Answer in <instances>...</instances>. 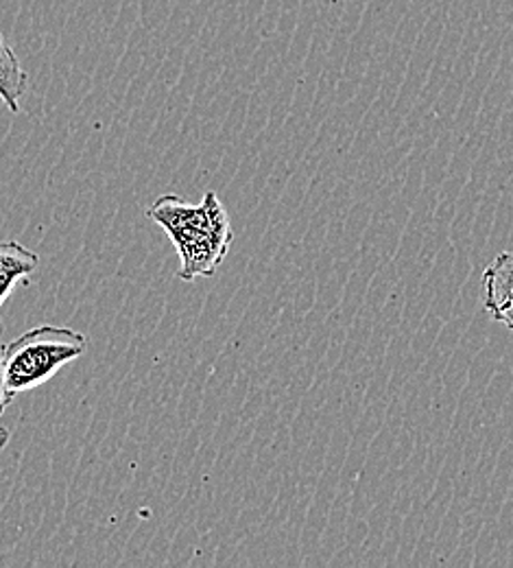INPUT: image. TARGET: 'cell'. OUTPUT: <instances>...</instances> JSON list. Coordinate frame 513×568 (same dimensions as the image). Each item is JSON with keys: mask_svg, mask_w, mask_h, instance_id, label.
<instances>
[{"mask_svg": "<svg viewBox=\"0 0 513 568\" xmlns=\"http://www.w3.org/2000/svg\"><path fill=\"white\" fill-rule=\"evenodd\" d=\"M485 311L492 320L513 331V252L499 254L483 272Z\"/></svg>", "mask_w": 513, "mask_h": 568, "instance_id": "obj_3", "label": "cell"}, {"mask_svg": "<svg viewBox=\"0 0 513 568\" xmlns=\"http://www.w3.org/2000/svg\"><path fill=\"white\" fill-rule=\"evenodd\" d=\"M29 77L22 71L13 49L7 44L0 31V101L11 114L20 112V101L27 92Z\"/></svg>", "mask_w": 513, "mask_h": 568, "instance_id": "obj_5", "label": "cell"}, {"mask_svg": "<svg viewBox=\"0 0 513 568\" xmlns=\"http://www.w3.org/2000/svg\"><path fill=\"white\" fill-rule=\"evenodd\" d=\"M88 337L66 326H38L0 348V376L7 398L51 381L64 365L85 353Z\"/></svg>", "mask_w": 513, "mask_h": 568, "instance_id": "obj_2", "label": "cell"}, {"mask_svg": "<svg viewBox=\"0 0 513 568\" xmlns=\"http://www.w3.org/2000/svg\"><path fill=\"white\" fill-rule=\"evenodd\" d=\"M11 400L7 398V394H4V387H2V376H0V418H2V414H4V407L9 405ZM4 442H7V430L2 428L0 425V448L4 446Z\"/></svg>", "mask_w": 513, "mask_h": 568, "instance_id": "obj_6", "label": "cell"}, {"mask_svg": "<svg viewBox=\"0 0 513 568\" xmlns=\"http://www.w3.org/2000/svg\"><path fill=\"white\" fill-rule=\"evenodd\" d=\"M147 214L166 232L179 256V281L193 283L217 274L232 247L234 232L215 191H208L197 204L177 195H162Z\"/></svg>", "mask_w": 513, "mask_h": 568, "instance_id": "obj_1", "label": "cell"}, {"mask_svg": "<svg viewBox=\"0 0 513 568\" xmlns=\"http://www.w3.org/2000/svg\"><path fill=\"white\" fill-rule=\"evenodd\" d=\"M40 267V256L18 241H0V306L13 286Z\"/></svg>", "mask_w": 513, "mask_h": 568, "instance_id": "obj_4", "label": "cell"}]
</instances>
